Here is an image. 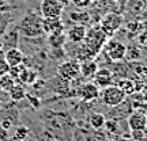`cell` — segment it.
Listing matches in <instances>:
<instances>
[{
    "mask_svg": "<svg viewBox=\"0 0 147 141\" xmlns=\"http://www.w3.org/2000/svg\"><path fill=\"white\" fill-rule=\"evenodd\" d=\"M146 122H147V114L140 111V110L132 111L131 114L128 115V120H127L128 128L131 130H144Z\"/></svg>",
    "mask_w": 147,
    "mask_h": 141,
    "instance_id": "30bf717a",
    "label": "cell"
},
{
    "mask_svg": "<svg viewBox=\"0 0 147 141\" xmlns=\"http://www.w3.org/2000/svg\"><path fill=\"white\" fill-rule=\"evenodd\" d=\"M100 87L94 82H84L78 87L76 95L84 102H93L100 98Z\"/></svg>",
    "mask_w": 147,
    "mask_h": 141,
    "instance_id": "8992f818",
    "label": "cell"
},
{
    "mask_svg": "<svg viewBox=\"0 0 147 141\" xmlns=\"http://www.w3.org/2000/svg\"><path fill=\"white\" fill-rule=\"evenodd\" d=\"M97 69H98V64L95 63V61H93L91 58L80 61V78L91 79L95 75Z\"/></svg>",
    "mask_w": 147,
    "mask_h": 141,
    "instance_id": "4fadbf2b",
    "label": "cell"
},
{
    "mask_svg": "<svg viewBox=\"0 0 147 141\" xmlns=\"http://www.w3.org/2000/svg\"><path fill=\"white\" fill-rule=\"evenodd\" d=\"M11 21H12L11 11H8V12H0V38L7 33Z\"/></svg>",
    "mask_w": 147,
    "mask_h": 141,
    "instance_id": "ac0fdd59",
    "label": "cell"
},
{
    "mask_svg": "<svg viewBox=\"0 0 147 141\" xmlns=\"http://www.w3.org/2000/svg\"><path fill=\"white\" fill-rule=\"evenodd\" d=\"M11 11V4L8 0H0V12H8Z\"/></svg>",
    "mask_w": 147,
    "mask_h": 141,
    "instance_id": "484cf974",
    "label": "cell"
},
{
    "mask_svg": "<svg viewBox=\"0 0 147 141\" xmlns=\"http://www.w3.org/2000/svg\"><path fill=\"white\" fill-rule=\"evenodd\" d=\"M42 30L44 35H52L64 33L65 26L61 18H42Z\"/></svg>",
    "mask_w": 147,
    "mask_h": 141,
    "instance_id": "ba28073f",
    "label": "cell"
},
{
    "mask_svg": "<svg viewBox=\"0 0 147 141\" xmlns=\"http://www.w3.org/2000/svg\"><path fill=\"white\" fill-rule=\"evenodd\" d=\"M144 132L147 133V122H146V128H144Z\"/></svg>",
    "mask_w": 147,
    "mask_h": 141,
    "instance_id": "f546056e",
    "label": "cell"
},
{
    "mask_svg": "<svg viewBox=\"0 0 147 141\" xmlns=\"http://www.w3.org/2000/svg\"><path fill=\"white\" fill-rule=\"evenodd\" d=\"M4 60L7 61V64L10 67H18V65L23 64L25 54H23V52H22L21 49H18L16 46L10 47V49H7L4 52Z\"/></svg>",
    "mask_w": 147,
    "mask_h": 141,
    "instance_id": "7c38bea8",
    "label": "cell"
},
{
    "mask_svg": "<svg viewBox=\"0 0 147 141\" xmlns=\"http://www.w3.org/2000/svg\"><path fill=\"white\" fill-rule=\"evenodd\" d=\"M100 99L108 107H116L127 99V95L117 84L113 83L108 87H104L102 91H100Z\"/></svg>",
    "mask_w": 147,
    "mask_h": 141,
    "instance_id": "7a4b0ae2",
    "label": "cell"
},
{
    "mask_svg": "<svg viewBox=\"0 0 147 141\" xmlns=\"http://www.w3.org/2000/svg\"><path fill=\"white\" fill-rule=\"evenodd\" d=\"M27 134H29V129H27L26 126H19L15 130L14 137H15V140H18V141H25Z\"/></svg>",
    "mask_w": 147,
    "mask_h": 141,
    "instance_id": "44dd1931",
    "label": "cell"
},
{
    "mask_svg": "<svg viewBox=\"0 0 147 141\" xmlns=\"http://www.w3.org/2000/svg\"><path fill=\"white\" fill-rule=\"evenodd\" d=\"M102 49L105 52L106 57L109 58L110 61H115V63L121 61L127 56V46L117 39H106Z\"/></svg>",
    "mask_w": 147,
    "mask_h": 141,
    "instance_id": "3957f363",
    "label": "cell"
},
{
    "mask_svg": "<svg viewBox=\"0 0 147 141\" xmlns=\"http://www.w3.org/2000/svg\"><path fill=\"white\" fill-rule=\"evenodd\" d=\"M117 86L123 90V92L129 96V95H134V92L136 91V84L132 79H128V78H124V79H120L117 82Z\"/></svg>",
    "mask_w": 147,
    "mask_h": 141,
    "instance_id": "2e32d148",
    "label": "cell"
},
{
    "mask_svg": "<svg viewBox=\"0 0 147 141\" xmlns=\"http://www.w3.org/2000/svg\"><path fill=\"white\" fill-rule=\"evenodd\" d=\"M48 37V43L55 49V50H63V46L67 38L64 33H59V34H52V35H47Z\"/></svg>",
    "mask_w": 147,
    "mask_h": 141,
    "instance_id": "9a60e30c",
    "label": "cell"
},
{
    "mask_svg": "<svg viewBox=\"0 0 147 141\" xmlns=\"http://www.w3.org/2000/svg\"><path fill=\"white\" fill-rule=\"evenodd\" d=\"M132 132V137L135 141H143L144 136H146V132L144 130H131Z\"/></svg>",
    "mask_w": 147,
    "mask_h": 141,
    "instance_id": "d4e9b609",
    "label": "cell"
},
{
    "mask_svg": "<svg viewBox=\"0 0 147 141\" xmlns=\"http://www.w3.org/2000/svg\"><path fill=\"white\" fill-rule=\"evenodd\" d=\"M37 76H38V75H37L36 71L29 68V75H27V83L26 84H33L37 80Z\"/></svg>",
    "mask_w": 147,
    "mask_h": 141,
    "instance_id": "4316f807",
    "label": "cell"
},
{
    "mask_svg": "<svg viewBox=\"0 0 147 141\" xmlns=\"http://www.w3.org/2000/svg\"><path fill=\"white\" fill-rule=\"evenodd\" d=\"M7 94H8V96L11 98V100H14V102H19V100L25 99V96H26L25 84L15 83L8 91H7Z\"/></svg>",
    "mask_w": 147,
    "mask_h": 141,
    "instance_id": "5bb4252c",
    "label": "cell"
},
{
    "mask_svg": "<svg viewBox=\"0 0 147 141\" xmlns=\"http://www.w3.org/2000/svg\"><path fill=\"white\" fill-rule=\"evenodd\" d=\"M27 99V102L30 103V106H32L33 109H40L41 107V99L38 98V96H33V95H30V94H27L26 92V96H25Z\"/></svg>",
    "mask_w": 147,
    "mask_h": 141,
    "instance_id": "7402d4cb",
    "label": "cell"
},
{
    "mask_svg": "<svg viewBox=\"0 0 147 141\" xmlns=\"http://www.w3.org/2000/svg\"><path fill=\"white\" fill-rule=\"evenodd\" d=\"M64 5L57 0H41L40 3V14L42 18H61Z\"/></svg>",
    "mask_w": 147,
    "mask_h": 141,
    "instance_id": "5b68a950",
    "label": "cell"
},
{
    "mask_svg": "<svg viewBox=\"0 0 147 141\" xmlns=\"http://www.w3.org/2000/svg\"><path fill=\"white\" fill-rule=\"evenodd\" d=\"M8 71H10V65L7 64V61H5L4 58L0 57V78L4 76V75H7Z\"/></svg>",
    "mask_w": 147,
    "mask_h": 141,
    "instance_id": "cb8c5ba5",
    "label": "cell"
},
{
    "mask_svg": "<svg viewBox=\"0 0 147 141\" xmlns=\"http://www.w3.org/2000/svg\"><path fill=\"white\" fill-rule=\"evenodd\" d=\"M14 84H15V80L11 78L8 73L0 78V88L3 90V91H5V92H7V91H8V90L14 86Z\"/></svg>",
    "mask_w": 147,
    "mask_h": 141,
    "instance_id": "ffe728a7",
    "label": "cell"
},
{
    "mask_svg": "<svg viewBox=\"0 0 147 141\" xmlns=\"http://www.w3.org/2000/svg\"><path fill=\"white\" fill-rule=\"evenodd\" d=\"M121 23H123V18H121L119 14L109 12V14H106L105 18L102 19L100 27L102 29V31L109 37V35H113V33L117 31V30L120 29Z\"/></svg>",
    "mask_w": 147,
    "mask_h": 141,
    "instance_id": "52a82bcc",
    "label": "cell"
},
{
    "mask_svg": "<svg viewBox=\"0 0 147 141\" xmlns=\"http://www.w3.org/2000/svg\"><path fill=\"white\" fill-rule=\"evenodd\" d=\"M18 33L26 38H38L44 35L42 30V16L37 15L36 12L29 11L22 16L15 27Z\"/></svg>",
    "mask_w": 147,
    "mask_h": 141,
    "instance_id": "6da1fadb",
    "label": "cell"
},
{
    "mask_svg": "<svg viewBox=\"0 0 147 141\" xmlns=\"http://www.w3.org/2000/svg\"><path fill=\"white\" fill-rule=\"evenodd\" d=\"M71 3L79 10H84L93 3V0H71Z\"/></svg>",
    "mask_w": 147,
    "mask_h": 141,
    "instance_id": "603a6c76",
    "label": "cell"
},
{
    "mask_svg": "<svg viewBox=\"0 0 147 141\" xmlns=\"http://www.w3.org/2000/svg\"><path fill=\"white\" fill-rule=\"evenodd\" d=\"M71 19L76 23H80V25H84L86 22H89L90 15L86 12V11H80V12H71Z\"/></svg>",
    "mask_w": 147,
    "mask_h": 141,
    "instance_id": "d6986e66",
    "label": "cell"
},
{
    "mask_svg": "<svg viewBox=\"0 0 147 141\" xmlns=\"http://www.w3.org/2000/svg\"><path fill=\"white\" fill-rule=\"evenodd\" d=\"M89 122H90V125L93 126V129L98 130V129H102L105 126L106 118H105V115L101 114V113H93L89 117Z\"/></svg>",
    "mask_w": 147,
    "mask_h": 141,
    "instance_id": "e0dca14e",
    "label": "cell"
},
{
    "mask_svg": "<svg viewBox=\"0 0 147 141\" xmlns=\"http://www.w3.org/2000/svg\"><path fill=\"white\" fill-rule=\"evenodd\" d=\"M113 78H115V75H113V72H112L109 68H101V69L98 68L97 72H95V75L93 76L94 83L97 84L98 87H101V88L113 84Z\"/></svg>",
    "mask_w": 147,
    "mask_h": 141,
    "instance_id": "8fae6325",
    "label": "cell"
},
{
    "mask_svg": "<svg viewBox=\"0 0 147 141\" xmlns=\"http://www.w3.org/2000/svg\"><path fill=\"white\" fill-rule=\"evenodd\" d=\"M57 73L68 82H75L80 78V63L78 60H65L57 67Z\"/></svg>",
    "mask_w": 147,
    "mask_h": 141,
    "instance_id": "277c9868",
    "label": "cell"
},
{
    "mask_svg": "<svg viewBox=\"0 0 147 141\" xmlns=\"http://www.w3.org/2000/svg\"><path fill=\"white\" fill-rule=\"evenodd\" d=\"M11 125H12V121H8V120H3L1 121V128L7 130V129H10Z\"/></svg>",
    "mask_w": 147,
    "mask_h": 141,
    "instance_id": "83f0119b",
    "label": "cell"
},
{
    "mask_svg": "<svg viewBox=\"0 0 147 141\" xmlns=\"http://www.w3.org/2000/svg\"><path fill=\"white\" fill-rule=\"evenodd\" d=\"M86 34H87V29L84 25H80V23H75L74 26H71L65 33V38L67 41L71 42V43H75V45H79L84 41L86 38Z\"/></svg>",
    "mask_w": 147,
    "mask_h": 141,
    "instance_id": "9c48e42d",
    "label": "cell"
},
{
    "mask_svg": "<svg viewBox=\"0 0 147 141\" xmlns=\"http://www.w3.org/2000/svg\"><path fill=\"white\" fill-rule=\"evenodd\" d=\"M59 3H60V4H63L64 7H65V5H68V4H71V0H57Z\"/></svg>",
    "mask_w": 147,
    "mask_h": 141,
    "instance_id": "f1b7e54d",
    "label": "cell"
}]
</instances>
